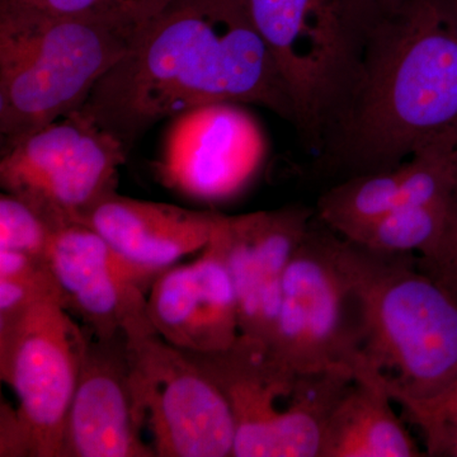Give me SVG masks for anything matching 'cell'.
Segmentation results:
<instances>
[{
	"mask_svg": "<svg viewBox=\"0 0 457 457\" xmlns=\"http://www.w3.org/2000/svg\"><path fill=\"white\" fill-rule=\"evenodd\" d=\"M417 262L423 272L457 300V171L440 239L428 253L417 257Z\"/></svg>",
	"mask_w": 457,
	"mask_h": 457,
	"instance_id": "21",
	"label": "cell"
},
{
	"mask_svg": "<svg viewBox=\"0 0 457 457\" xmlns=\"http://www.w3.org/2000/svg\"><path fill=\"white\" fill-rule=\"evenodd\" d=\"M427 455L457 457V394L441 418L431 440L426 442Z\"/></svg>",
	"mask_w": 457,
	"mask_h": 457,
	"instance_id": "24",
	"label": "cell"
},
{
	"mask_svg": "<svg viewBox=\"0 0 457 457\" xmlns=\"http://www.w3.org/2000/svg\"><path fill=\"white\" fill-rule=\"evenodd\" d=\"M447 209L449 201L396 207L347 240L376 253L423 257L440 239Z\"/></svg>",
	"mask_w": 457,
	"mask_h": 457,
	"instance_id": "18",
	"label": "cell"
},
{
	"mask_svg": "<svg viewBox=\"0 0 457 457\" xmlns=\"http://www.w3.org/2000/svg\"><path fill=\"white\" fill-rule=\"evenodd\" d=\"M143 433L126 336L99 339L87 332L86 353L66 417L62 457L156 456Z\"/></svg>",
	"mask_w": 457,
	"mask_h": 457,
	"instance_id": "13",
	"label": "cell"
},
{
	"mask_svg": "<svg viewBox=\"0 0 457 457\" xmlns=\"http://www.w3.org/2000/svg\"><path fill=\"white\" fill-rule=\"evenodd\" d=\"M86 347V329L59 300L0 318V376L16 395L33 457H62Z\"/></svg>",
	"mask_w": 457,
	"mask_h": 457,
	"instance_id": "8",
	"label": "cell"
},
{
	"mask_svg": "<svg viewBox=\"0 0 457 457\" xmlns=\"http://www.w3.org/2000/svg\"><path fill=\"white\" fill-rule=\"evenodd\" d=\"M220 213L153 203L113 192L84 222L129 260L163 270L212 240Z\"/></svg>",
	"mask_w": 457,
	"mask_h": 457,
	"instance_id": "15",
	"label": "cell"
},
{
	"mask_svg": "<svg viewBox=\"0 0 457 457\" xmlns=\"http://www.w3.org/2000/svg\"><path fill=\"white\" fill-rule=\"evenodd\" d=\"M357 342V306L337 262L336 233L314 216L286 270L270 350L295 374L353 376Z\"/></svg>",
	"mask_w": 457,
	"mask_h": 457,
	"instance_id": "9",
	"label": "cell"
},
{
	"mask_svg": "<svg viewBox=\"0 0 457 457\" xmlns=\"http://www.w3.org/2000/svg\"><path fill=\"white\" fill-rule=\"evenodd\" d=\"M315 210L303 206L219 218L212 240L222 255L237 295L240 336L270 348L282 285Z\"/></svg>",
	"mask_w": 457,
	"mask_h": 457,
	"instance_id": "11",
	"label": "cell"
},
{
	"mask_svg": "<svg viewBox=\"0 0 457 457\" xmlns=\"http://www.w3.org/2000/svg\"><path fill=\"white\" fill-rule=\"evenodd\" d=\"M128 153L78 110L2 149L0 185L55 230L84 225L93 209L116 192Z\"/></svg>",
	"mask_w": 457,
	"mask_h": 457,
	"instance_id": "6",
	"label": "cell"
},
{
	"mask_svg": "<svg viewBox=\"0 0 457 457\" xmlns=\"http://www.w3.org/2000/svg\"><path fill=\"white\" fill-rule=\"evenodd\" d=\"M348 27L366 42L376 27L399 13L407 0H332Z\"/></svg>",
	"mask_w": 457,
	"mask_h": 457,
	"instance_id": "22",
	"label": "cell"
},
{
	"mask_svg": "<svg viewBox=\"0 0 457 457\" xmlns=\"http://www.w3.org/2000/svg\"><path fill=\"white\" fill-rule=\"evenodd\" d=\"M147 315L159 336L189 353H216L234 345L240 336L237 295L212 240L196 261L156 276Z\"/></svg>",
	"mask_w": 457,
	"mask_h": 457,
	"instance_id": "14",
	"label": "cell"
},
{
	"mask_svg": "<svg viewBox=\"0 0 457 457\" xmlns=\"http://www.w3.org/2000/svg\"><path fill=\"white\" fill-rule=\"evenodd\" d=\"M65 309L99 339L152 329L147 295L162 270L126 258L86 225L55 230L45 255Z\"/></svg>",
	"mask_w": 457,
	"mask_h": 457,
	"instance_id": "10",
	"label": "cell"
},
{
	"mask_svg": "<svg viewBox=\"0 0 457 457\" xmlns=\"http://www.w3.org/2000/svg\"><path fill=\"white\" fill-rule=\"evenodd\" d=\"M54 233L55 228L22 200L0 196V249L45 258Z\"/></svg>",
	"mask_w": 457,
	"mask_h": 457,
	"instance_id": "19",
	"label": "cell"
},
{
	"mask_svg": "<svg viewBox=\"0 0 457 457\" xmlns=\"http://www.w3.org/2000/svg\"><path fill=\"white\" fill-rule=\"evenodd\" d=\"M440 143L457 146V0H407L370 33L314 168L337 183L394 170Z\"/></svg>",
	"mask_w": 457,
	"mask_h": 457,
	"instance_id": "2",
	"label": "cell"
},
{
	"mask_svg": "<svg viewBox=\"0 0 457 457\" xmlns=\"http://www.w3.org/2000/svg\"><path fill=\"white\" fill-rule=\"evenodd\" d=\"M132 392L159 457L233 456L236 423L227 396L188 352L154 328L126 336Z\"/></svg>",
	"mask_w": 457,
	"mask_h": 457,
	"instance_id": "7",
	"label": "cell"
},
{
	"mask_svg": "<svg viewBox=\"0 0 457 457\" xmlns=\"http://www.w3.org/2000/svg\"><path fill=\"white\" fill-rule=\"evenodd\" d=\"M62 14H104L145 27L171 0H14Z\"/></svg>",
	"mask_w": 457,
	"mask_h": 457,
	"instance_id": "20",
	"label": "cell"
},
{
	"mask_svg": "<svg viewBox=\"0 0 457 457\" xmlns=\"http://www.w3.org/2000/svg\"><path fill=\"white\" fill-rule=\"evenodd\" d=\"M404 171L394 170L360 174L333 183L318 198L315 216L345 239L404 203Z\"/></svg>",
	"mask_w": 457,
	"mask_h": 457,
	"instance_id": "17",
	"label": "cell"
},
{
	"mask_svg": "<svg viewBox=\"0 0 457 457\" xmlns=\"http://www.w3.org/2000/svg\"><path fill=\"white\" fill-rule=\"evenodd\" d=\"M224 102L257 104L294 123L293 102L245 0H171L80 110L130 152L156 123Z\"/></svg>",
	"mask_w": 457,
	"mask_h": 457,
	"instance_id": "1",
	"label": "cell"
},
{
	"mask_svg": "<svg viewBox=\"0 0 457 457\" xmlns=\"http://www.w3.org/2000/svg\"><path fill=\"white\" fill-rule=\"evenodd\" d=\"M143 29L104 14L0 0L2 149L80 110Z\"/></svg>",
	"mask_w": 457,
	"mask_h": 457,
	"instance_id": "4",
	"label": "cell"
},
{
	"mask_svg": "<svg viewBox=\"0 0 457 457\" xmlns=\"http://www.w3.org/2000/svg\"><path fill=\"white\" fill-rule=\"evenodd\" d=\"M336 258L359 317L353 378L384 390L428 441L457 394V300L417 255L376 253L336 234Z\"/></svg>",
	"mask_w": 457,
	"mask_h": 457,
	"instance_id": "3",
	"label": "cell"
},
{
	"mask_svg": "<svg viewBox=\"0 0 457 457\" xmlns=\"http://www.w3.org/2000/svg\"><path fill=\"white\" fill-rule=\"evenodd\" d=\"M189 354L230 404L236 423L233 456L320 457L328 420L350 386V376L295 374L266 345L243 336L228 350Z\"/></svg>",
	"mask_w": 457,
	"mask_h": 457,
	"instance_id": "5",
	"label": "cell"
},
{
	"mask_svg": "<svg viewBox=\"0 0 457 457\" xmlns=\"http://www.w3.org/2000/svg\"><path fill=\"white\" fill-rule=\"evenodd\" d=\"M0 456H32L31 442L17 409L2 403L0 411Z\"/></svg>",
	"mask_w": 457,
	"mask_h": 457,
	"instance_id": "23",
	"label": "cell"
},
{
	"mask_svg": "<svg viewBox=\"0 0 457 457\" xmlns=\"http://www.w3.org/2000/svg\"><path fill=\"white\" fill-rule=\"evenodd\" d=\"M263 153L260 128L239 104H207L173 117L161 174L186 196L219 201L245 186Z\"/></svg>",
	"mask_w": 457,
	"mask_h": 457,
	"instance_id": "12",
	"label": "cell"
},
{
	"mask_svg": "<svg viewBox=\"0 0 457 457\" xmlns=\"http://www.w3.org/2000/svg\"><path fill=\"white\" fill-rule=\"evenodd\" d=\"M380 387L352 381L328 420L320 457L425 456Z\"/></svg>",
	"mask_w": 457,
	"mask_h": 457,
	"instance_id": "16",
	"label": "cell"
}]
</instances>
